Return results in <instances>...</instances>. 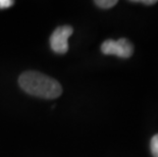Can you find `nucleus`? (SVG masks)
Here are the masks:
<instances>
[{
  "instance_id": "obj_1",
  "label": "nucleus",
  "mask_w": 158,
  "mask_h": 157,
  "mask_svg": "<svg viewBox=\"0 0 158 157\" xmlns=\"http://www.w3.org/2000/svg\"><path fill=\"white\" fill-rule=\"evenodd\" d=\"M19 84L28 94L43 99H55L62 93L61 85L56 80L39 72L28 71L22 73Z\"/></svg>"
},
{
  "instance_id": "obj_2",
  "label": "nucleus",
  "mask_w": 158,
  "mask_h": 157,
  "mask_svg": "<svg viewBox=\"0 0 158 157\" xmlns=\"http://www.w3.org/2000/svg\"><path fill=\"white\" fill-rule=\"evenodd\" d=\"M101 51L105 55H115L122 58H129L133 55L134 46L126 38H120L116 41L108 39L102 43Z\"/></svg>"
},
{
  "instance_id": "obj_3",
  "label": "nucleus",
  "mask_w": 158,
  "mask_h": 157,
  "mask_svg": "<svg viewBox=\"0 0 158 157\" xmlns=\"http://www.w3.org/2000/svg\"><path fill=\"white\" fill-rule=\"evenodd\" d=\"M73 29L70 26L58 27L50 37V47L55 53L64 54L69 50V38L73 35Z\"/></svg>"
},
{
  "instance_id": "obj_4",
  "label": "nucleus",
  "mask_w": 158,
  "mask_h": 157,
  "mask_svg": "<svg viewBox=\"0 0 158 157\" xmlns=\"http://www.w3.org/2000/svg\"><path fill=\"white\" fill-rule=\"evenodd\" d=\"M95 4L103 9H108L117 4V0H97L95 1Z\"/></svg>"
},
{
  "instance_id": "obj_5",
  "label": "nucleus",
  "mask_w": 158,
  "mask_h": 157,
  "mask_svg": "<svg viewBox=\"0 0 158 157\" xmlns=\"http://www.w3.org/2000/svg\"><path fill=\"white\" fill-rule=\"evenodd\" d=\"M150 148H151V153H152L153 157H158V134L151 139Z\"/></svg>"
},
{
  "instance_id": "obj_6",
  "label": "nucleus",
  "mask_w": 158,
  "mask_h": 157,
  "mask_svg": "<svg viewBox=\"0 0 158 157\" xmlns=\"http://www.w3.org/2000/svg\"><path fill=\"white\" fill-rule=\"evenodd\" d=\"M15 4V1L12 0H0V8H7V7H10Z\"/></svg>"
},
{
  "instance_id": "obj_7",
  "label": "nucleus",
  "mask_w": 158,
  "mask_h": 157,
  "mask_svg": "<svg viewBox=\"0 0 158 157\" xmlns=\"http://www.w3.org/2000/svg\"><path fill=\"white\" fill-rule=\"evenodd\" d=\"M132 2H140L145 5H153V4H155V3H157L156 0H141V1H132Z\"/></svg>"
}]
</instances>
